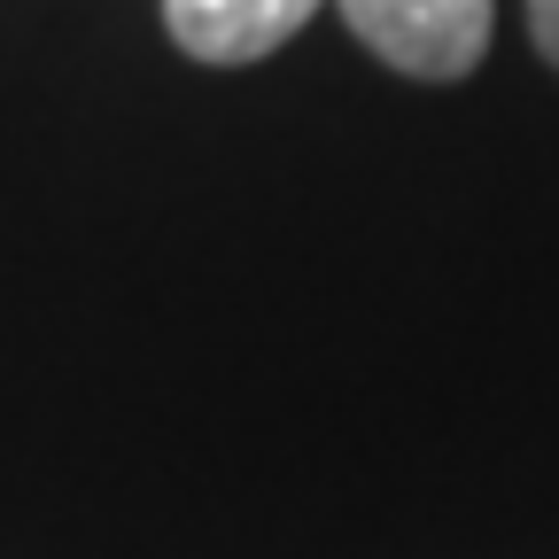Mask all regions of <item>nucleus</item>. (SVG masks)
Instances as JSON below:
<instances>
[{"label": "nucleus", "mask_w": 559, "mask_h": 559, "mask_svg": "<svg viewBox=\"0 0 559 559\" xmlns=\"http://www.w3.org/2000/svg\"><path fill=\"white\" fill-rule=\"evenodd\" d=\"M528 32H536V55L559 70V0H528Z\"/></svg>", "instance_id": "7ed1b4c3"}, {"label": "nucleus", "mask_w": 559, "mask_h": 559, "mask_svg": "<svg viewBox=\"0 0 559 559\" xmlns=\"http://www.w3.org/2000/svg\"><path fill=\"white\" fill-rule=\"evenodd\" d=\"M334 9L404 79H466L489 47V0H334Z\"/></svg>", "instance_id": "f257e3e1"}, {"label": "nucleus", "mask_w": 559, "mask_h": 559, "mask_svg": "<svg viewBox=\"0 0 559 559\" xmlns=\"http://www.w3.org/2000/svg\"><path fill=\"white\" fill-rule=\"evenodd\" d=\"M319 0H164V32L194 62H264L311 24Z\"/></svg>", "instance_id": "f03ea898"}]
</instances>
